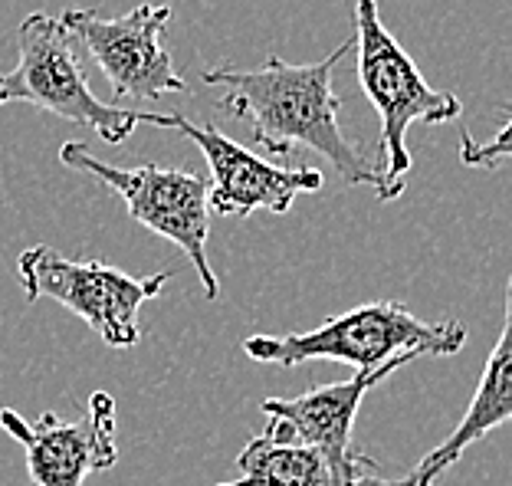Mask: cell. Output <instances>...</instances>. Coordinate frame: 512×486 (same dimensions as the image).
I'll return each mask as SVG.
<instances>
[{
    "label": "cell",
    "instance_id": "1",
    "mask_svg": "<svg viewBox=\"0 0 512 486\" xmlns=\"http://www.w3.org/2000/svg\"><path fill=\"white\" fill-rule=\"evenodd\" d=\"M352 50L355 40H345L325 60L306 66H293L273 53L260 69H204V83L224 89L217 106L240 122H250L256 145L270 155L312 148L339 171L342 181L378 188V168L342 135V102L332 89L335 66Z\"/></svg>",
    "mask_w": 512,
    "mask_h": 486
},
{
    "label": "cell",
    "instance_id": "2",
    "mask_svg": "<svg viewBox=\"0 0 512 486\" xmlns=\"http://www.w3.org/2000/svg\"><path fill=\"white\" fill-rule=\"evenodd\" d=\"M355 20V56L358 83L371 106L381 115V145H378V201L401 198L411 175V152H407V129L414 122L444 125L463 112V102L453 92L427 86L411 53L394 40L378 14V0H352Z\"/></svg>",
    "mask_w": 512,
    "mask_h": 486
},
{
    "label": "cell",
    "instance_id": "3",
    "mask_svg": "<svg viewBox=\"0 0 512 486\" xmlns=\"http://www.w3.org/2000/svg\"><path fill=\"white\" fill-rule=\"evenodd\" d=\"M467 345V326L457 319L424 322L401 303H365L325 319L319 329L293 335H250L243 342L253 362L296 368L302 362H342L358 372L381 368L398 355H457Z\"/></svg>",
    "mask_w": 512,
    "mask_h": 486
},
{
    "label": "cell",
    "instance_id": "4",
    "mask_svg": "<svg viewBox=\"0 0 512 486\" xmlns=\"http://www.w3.org/2000/svg\"><path fill=\"white\" fill-rule=\"evenodd\" d=\"M10 102L60 115L96 132L109 145H122L138 125H148V112L109 106L92 96L76 37L60 17L43 10L23 17L17 27V66L0 73V106Z\"/></svg>",
    "mask_w": 512,
    "mask_h": 486
},
{
    "label": "cell",
    "instance_id": "5",
    "mask_svg": "<svg viewBox=\"0 0 512 486\" xmlns=\"http://www.w3.org/2000/svg\"><path fill=\"white\" fill-rule=\"evenodd\" d=\"M66 168L83 171L122 198L128 217L148 227L151 234L171 240L191 260L197 280L207 299L220 296V280L207 257V237H211V204H207V181L194 171L158 168V165H112L92 155L83 142H66L60 148Z\"/></svg>",
    "mask_w": 512,
    "mask_h": 486
},
{
    "label": "cell",
    "instance_id": "6",
    "mask_svg": "<svg viewBox=\"0 0 512 486\" xmlns=\"http://www.w3.org/2000/svg\"><path fill=\"white\" fill-rule=\"evenodd\" d=\"M17 276L30 303L53 299L86 326L102 335V342L112 349H132L142 339L138 329V309L148 299L161 296V289L171 283V270L155 276H128L119 266L102 260L76 263L53 250L50 243L27 247L17 257Z\"/></svg>",
    "mask_w": 512,
    "mask_h": 486
},
{
    "label": "cell",
    "instance_id": "7",
    "mask_svg": "<svg viewBox=\"0 0 512 486\" xmlns=\"http://www.w3.org/2000/svg\"><path fill=\"white\" fill-rule=\"evenodd\" d=\"M168 20V4H142L125 17H102L96 10L69 7L60 17L63 27L76 37L79 50H86L109 79L112 96L138 102L188 89L165 50Z\"/></svg>",
    "mask_w": 512,
    "mask_h": 486
},
{
    "label": "cell",
    "instance_id": "8",
    "mask_svg": "<svg viewBox=\"0 0 512 486\" xmlns=\"http://www.w3.org/2000/svg\"><path fill=\"white\" fill-rule=\"evenodd\" d=\"M414 358L421 355H398L381 368H368V372H358L348 381H335V385H316L296 398H266L260 404L266 421H270L266 431L316 450L329 470V486H358L371 470H378V460L358 454L352 447L358 408L371 388L391 378L398 368L411 365Z\"/></svg>",
    "mask_w": 512,
    "mask_h": 486
},
{
    "label": "cell",
    "instance_id": "9",
    "mask_svg": "<svg viewBox=\"0 0 512 486\" xmlns=\"http://www.w3.org/2000/svg\"><path fill=\"white\" fill-rule=\"evenodd\" d=\"M165 129H178L184 138L201 148L211 168L207 204L220 217H250L256 211L286 214L299 194L322 191V171L316 168H279L266 158L253 155L250 148L237 145L234 138L217 132L214 125H194L184 115H168Z\"/></svg>",
    "mask_w": 512,
    "mask_h": 486
},
{
    "label": "cell",
    "instance_id": "10",
    "mask_svg": "<svg viewBox=\"0 0 512 486\" xmlns=\"http://www.w3.org/2000/svg\"><path fill=\"white\" fill-rule=\"evenodd\" d=\"M0 431L23 447L33 486H83L92 473L119 464L115 401L109 391H96L89 398L83 421H63L56 414L23 421L14 408H0Z\"/></svg>",
    "mask_w": 512,
    "mask_h": 486
},
{
    "label": "cell",
    "instance_id": "11",
    "mask_svg": "<svg viewBox=\"0 0 512 486\" xmlns=\"http://www.w3.org/2000/svg\"><path fill=\"white\" fill-rule=\"evenodd\" d=\"M509 421H512V276L506 283L503 332H499L493 352L486 358L483 378H480V385H476V395L470 401V408L463 411L460 424L453 427L447 441H440L434 450H427V454L417 460V467L407 470L404 477L398 480L365 477L358 486H434L440 480V473L467 454V447L483 441L486 434Z\"/></svg>",
    "mask_w": 512,
    "mask_h": 486
},
{
    "label": "cell",
    "instance_id": "12",
    "mask_svg": "<svg viewBox=\"0 0 512 486\" xmlns=\"http://www.w3.org/2000/svg\"><path fill=\"white\" fill-rule=\"evenodd\" d=\"M237 470V480L217 486H329V470L316 450L273 431H263L240 450Z\"/></svg>",
    "mask_w": 512,
    "mask_h": 486
},
{
    "label": "cell",
    "instance_id": "13",
    "mask_svg": "<svg viewBox=\"0 0 512 486\" xmlns=\"http://www.w3.org/2000/svg\"><path fill=\"white\" fill-rule=\"evenodd\" d=\"M460 161L467 168H499L512 161V115L493 138H473V132H460Z\"/></svg>",
    "mask_w": 512,
    "mask_h": 486
}]
</instances>
